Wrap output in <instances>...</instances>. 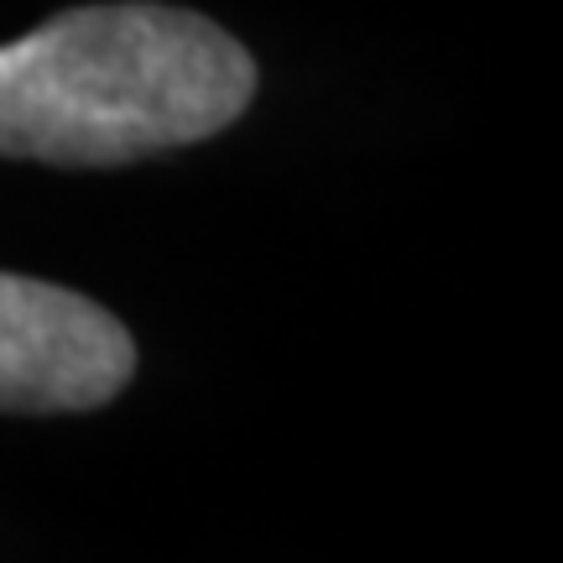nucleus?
<instances>
[{
  "label": "nucleus",
  "instance_id": "f03ea898",
  "mask_svg": "<svg viewBox=\"0 0 563 563\" xmlns=\"http://www.w3.org/2000/svg\"><path fill=\"white\" fill-rule=\"evenodd\" d=\"M136 376V340L110 308L0 272V412L53 418L115 402Z\"/></svg>",
  "mask_w": 563,
  "mask_h": 563
},
{
  "label": "nucleus",
  "instance_id": "f257e3e1",
  "mask_svg": "<svg viewBox=\"0 0 563 563\" xmlns=\"http://www.w3.org/2000/svg\"><path fill=\"white\" fill-rule=\"evenodd\" d=\"M256 58L220 21L162 0L74 5L0 42V157L125 167L230 131Z\"/></svg>",
  "mask_w": 563,
  "mask_h": 563
}]
</instances>
